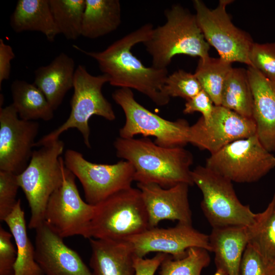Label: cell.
<instances>
[{
	"label": "cell",
	"instance_id": "obj_23",
	"mask_svg": "<svg viewBox=\"0 0 275 275\" xmlns=\"http://www.w3.org/2000/svg\"><path fill=\"white\" fill-rule=\"evenodd\" d=\"M81 36L94 39L116 31L121 23L119 0H85Z\"/></svg>",
	"mask_w": 275,
	"mask_h": 275
},
{
	"label": "cell",
	"instance_id": "obj_4",
	"mask_svg": "<svg viewBox=\"0 0 275 275\" xmlns=\"http://www.w3.org/2000/svg\"><path fill=\"white\" fill-rule=\"evenodd\" d=\"M150 228L141 190L131 187L95 205L87 238L124 241Z\"/></svg>",
	"mask_w": 275,
	"mask_h": 275
},
{
	"label": "cell",
	"instance_id": "obj_20",
	"mask_svg": "<svg viewBox=\"0 0 275 275\" xmlns=\"http://www.w3.org/2000/svg\"><path fill=\"white\" fill-rule=\"evenodd\" d=\"M89 240L93 275H135L134 255L127 241Z\"/></svg>",
	"mask_w": 275,
	"mask_h": 275
},
{
	"label": "cell",
	"instance_id": "obj_28",
	"mask_svg": "<svg viewBox=\"0 0 275 275\" xmlns=\"http://www.w3.org/2000/svg\"><path fill=\"white\" fill-rule=\"evenodd\" d=\"M231 64L221 58H214L209 56L199 60L194 74L215 105L221 104L222 90L233 68Z\"/></svg>",
	"mask_w": 275,
	"mask_h": 275
},
{
	"label": "cell",
	"instance_id": "obj_15",
	"mask_svg": "<svg viewBox=\"0 0 275 275\" xmlns=\"http://www.w3.org/2000/svg\"><path fill=\"white\" fill-rule=\"evenodd\" d=\"M125 241L131 245L134 255L140 258L156 252L179 259L185 257L188 250L193 247L212 252L209 235L197 230L192 224L181 223L168 228H150Z\"/></svg>",
	"mask_w": 275,
	"mask_h": 275
},
{
	"label": "cell",
	"instance_id": "obj_10",
	"mask_svg": "<svg viewBox=\"0 0 275 275\" xmlns=\"http://www.w3.org/2000/svg\"><path fill=\"white\" fill-rule=\"evenodd\" d=\"M64 164L80 182L86 202L96 205L109 196L131 187L134 169L129 161L101 164L86 160L82 154L68 149L64 154Z\"/></svg>",
	"mask_w": 275,
	"mask_h": 275
},
{
	"label": "cell",
	"instance_id": "obj_1",
	"mask_svg": "<svg viewBox=\"0 0 275 275\" xmlns=\"http://www.w3.org/2000/svg\"><path fill=\"white\" fill-rule=\"evenodd\" d=\"M153 29L151 23H146L100 51H86L76 45L73 47L97 62L102 74L109 77L111 85L135 89L156 105L164 106L171 98L164 90L167 68L146 67L131 51L135 45L147 41Z\"/></svg>",
	"mask_w": 275,
	"mask_h": 275
},
{
	"label": "cell",
	"instance_id": "obj_29",
	"mask_svg": "<svg viewBox=\"0 0 275 275\" xmlns=\"http://www.w3.org/2000/svg\"><path fill=\"white\" fill-rule=\"evenodd\" d=\"M49 5L60 34L70 40L81 36L85 0H49Z\"/></svg>",
	"mask_w": 275,
	"mask_h": 275
},
{
	"label": "cell",
	"instance_id": "obj_37",
	"mask_svg": "<svg viewBox=\"0 0 275 275\" xmlns=\"http://www.w3.org/2000/svg\"><path fill=\"white\" fill-rule=\"evenodd\" d=\"M167 255L166 254L158 253L151 258L134 256L135 275H154Z\"/></svg>",
	"mask_w": 275,
	"mask_h": 275
},
{
	"label": "cell",
	"instance_id": "obj_14",
	"mask_svg": "<svg viewBox=\"0 0 275 275\" xmlns=\"http://www.w3.org/2000/svg\"><path fill=\"white\" fill-rule=\"evenodd\" d=\"M256 134L252 118L243 116L221 105H215L210 120L201 117L190 126L189 143L215 153L229 144Z\"/></svg>",
	"mask_w": 275,
	"mask_h": 275
},
{
	"label": "cell",
	"instance_id": "obj_27",
	"mask_svg": "<svg viewBox=\"0 0 275 275\" xmlns=\"http://www.w3.org/2000/svg\"><path fill=\"white\" fill-rule=\"evenodd\" d=\"M248 231L249 243L275 266V193L266 208L256 213L255 223L248 227Z\"/></svg>",
	"mask_w": 275,
	"mask_h": 275
},
{
	"label": "cell",
	"instance_id": "obj_26",
	"mask_svg": "<svg viewBox=\"0 0 275 275\" xmlns=\"http://www.w3.org/2000/svg\"><path fill=\"white\" fill-rule=\"evenodd\" d=\"M221 105L252 118L253 95L247 70L240 68L231 70L224 84Z\"/></svg>",
	"mask_w": 275,
	"mask_h": 275
},
{
	"label": "cell",
	"instance_id": "obj_7",
	"mask_svg": "<svg viewBox=\"0 0 275 275\" xmlns=\"http://www.w3.org/2000/svg\"><path fill=\"white\" fill-rule=\"evenodd\" d=\"M191 177L202 192L201 207L212 229L254 224L256 213L239 201L231 180L205 166L196 167Z\"/></svg>",
	"mask_w": 275,
	"mask_h": 275
},
{
	"label": "cell",
	"instance_id": "obj_2",
	"mask_svg": "<svg viewBox=\"0 0 275 275\" xmlns=\"http://www.w3.org/2000/svg\"><path fill=\"white\" fill-rule=\"evenodd\" d=\"M117 156L130 162L138 183L155 184L168 188L179 183L193 185V156L182 147H164L147 138H117L114 143Z\"/></svg>",
	"mask_w": 275,
	"mask_h": 275
},
{
	"label": "cell",
	"instance_id": "obj_13",
	"mask_svg": "<svg viewBox=\"0 0 275 275\" xmlns=\"http://www.w3.org/2000/svg\"><path fill=\"white\" fill-rule=\"evenodd\" d=\"M39 124L20 119L12 104L0 108V170L21 174L35 147Z\"/></svg>",
	"mask_w": 275,
	"mask_h": 275
},
{
	"label": "cell",
	"instance_id": "obj_5",
	"mask_svg": "<svg viewBox=\"0 0 275 275\" xmlns=\"http://www.w3.org/2000/svg\"><path fill=\"white\" fill-rule=\"evenodd\" d=\"M64 143L58 140L34 150L25 169L18 175V181L31 210L28 224L36 229L44 222L46 208L51 195L63 181Z\"/></svg>",
	"mask_w": 275,
	"mask_h": 275
},
{
	"label": "cell",
	"instance_id": "obj_9",
	"mask_svg": "<svg viewBox=\"0 0 275 275\" xmlns=\"http://www.w3.org/2000/svg\"><path fill=\"white\" fill-rule=\"evenodd\" d=\"M205 166L232 182L253 183L275 168V156L264 147L255 134L210 154Z\"/></svg>",
	"mask_w": 275,
	"mask_h": 275
},
{
	"label": "cell",
	"instance_id": "obj_16",
	"mask_svg": "<svg viewBox=\"0 0 275 275\" xmlns=\"http://www.w3.org/2000/svg\"><path fill=\"white\" fill-rule=\"evenodd\" d=\"M35 230V259L44 275H93L79 255L44 222Z\"/></svg>",
	"mask_w": 275,
	"mask_h": 275
},
{
	"label": "cell",
	"instance_id": "obj_31",
	"mask_svg": "<svg viewBox=\"0 0 275 275\" xmlns=\"http://www.w3.org/2000/svg\"><path fill=\"white\" fill-rule=\"evenodd\" d=\"M202 87L194 74L179 69L168 75L164 83L166 94L171 97L189 100L198 94Z\"/></svg>",
	"mask_w": 275,
	"mask_h": 275
},
{
	"label": "cell",
	"instance_id": "obj_35",
	"mask_svg": "<svg viewBox=\"0 0 275 275\" xmlns=\"http://www.w3.org/2000/svg\"><path fill=\"white\" fill-rule=\"evenodd\" d=\"M11 232L0 227V275H14L17 250L14 246Z\"/></svg>",
	"mask_w": 275,
	"mask_h": 275
},
{
	"label": "cell",
	"instance_id": "obj_12",
	"mask_svg": "<svg viewBox=\"0 0 275 275\" xmlns=\"http://www.w3.org/2000/svg\"><path fill=\"white\" fill-rule=\"evenodd\" d=\"M63 173L62 185L48 202L44 223L63 238L75 235L87 238L95 205L82 199L75 183V176L65 164Z\"/></svg>",
	"mask_w": 275,
	"mask_h": 275
},
{
	"label": "cell",
	"instance_id": "obj_8",
	"mask_svg": "<svg viewBox=\"0 0 275 275\" xmlns=\"http://www.w3.org/2000/svg\"><path fill=\"white\" fill-rule=\"evenodd\" d=\"M112 98L125 115V123L119 130L120 138L152 136L156 144L164 147H183L189 143L190 125L186 120L170 121L151 112L136 101L129 88L118 89L113 93Z\"/></svg>",
	"mask_w": 275,
	"mask_h": 275
},
{
	"label": "cell",
	"instance_id": "obj_40",
	"mask_svg": "<svg viewBox=\"0 0 275 275\" xmlns=\"http://www.w3.org/2000/svg\"><path fill=\"white\" fill-rule=\"evenodd\" d=\"M274 275H275V266H274Z\"/></svg>",
	"mask_w": 275,
	"mask_h": 275
},
{
	"label": "cell",
	"instance_id": "obj_18",
	"mask_svg": "<svg viewBox=\"0 0 275 275\" xmlns=\"http://www.w3.org/2000/svg\"><path fill=\"white\" fill-rule=\"evenodd\" d=\"M247 72L253 95L256 134L269 152L275 151V85L252 67Z\"/></svg>",
	"mask_w": 275,
	"mask_h": 275
},
{
	"label": "cell",
	"instance_id": "obj_38",
	"mask_svg": "<svg viewBox=\"0 0 275 275\" xmlns=\"http://www.w3.org/2000/svg\"><path fill=\"white\" fill-rule=\"evenodd\" d=\"M15 57L12 47L0 39V89L4 80L9 79L11 70V61Z\"/></svg>",
	"mask_w": 275,
	"mask_h": 275
},
{
	"label": "cell",
	"instance_id": "obj_22",
	"mask_svg": "<svg viewBox=\"0 0 275 275\" xmlns=\"http://www.w3.org/2000/svg\"><path fill=\"white\" fill-rule=\"evenodd\" d=\"M10 22L16 33L40 32L49 42L54 41L60 34L53 19L49 0H18Z\"/></svg>",
	"mask_w": 275,
	"mask_h": 275
},
{
	"label": "cell",
	"instance_id": "obj_30",
	"mask_svg": "<svg viewBox=\"0 0 275 275\" xmlns=\"http://www.w3.org/2000/svg\"><path fill=\"white\" fill-rule=\"evenodd\" d=\"M208 251L204 249L193 247L186 255L175 259L168 255L160 265V275H201L203 268L210 262Z\"/></svg>",
	"mask_w": 275,
	"mask_h": 275
},
{
	"label": "cell",
	"instance_id": "obj_17",
	"mask_svg": "<svg viewBox=\"0 0 275 275\" xmlns=\"http://www.w3.org/2000/svg\"><path fill=\"white\" fill-rule=\"evenodd\" d=\"M148 214L150 228L163 220L192 224L188 201V187L179 183L164 188L155 184H137Z\"/></svg>",
	"mask_w": 275,
	"mask_h": 275
},
{
	"label": "cell",
	"instance_id": "obj_32",
	"mask_svg": "<svg viewBox=\"0 0 275 275\" xmlns=\"http://www.w3.org/2000/svg\"><path fill=\"white\" fill-rule=\"evenodd\" d=\"M251 67L275 82V42L253 44L249 53Z\"/></svg>",
	"mask_w": 275,
	"mask_h": 275
},
{
	"label": "cell",
	"instance_id": "obj_34",
	"mask_svg": "<svg viewBox=\"0 0 275 275\" xmlns=\"http://www.w3.org/2000/svg\"><path fill=\"white\" fill-rule=\"evenodd\" d=\"M239 275H274V266L265 261L248 243L242 255Z\"/></svg>",
	"mask_w": 275,
	"mask_h": 275
},
{
	"label": "cell",
	"instance_id": "obj_6",
	"mask_svg": "<svg viewBox=\"0 0 275 275\" xmlns=\"http://www.w3.org/2000/svg\"><path fill=\"white\" fill-rule=\"evenodd\" d=\"M109 81V77L106 74L93 75L85 66L78 65L74 74V93L70 101L71 112L68 118L58 128L36 142L35 146L40 147L58 140L65 131L76 128L81 134L86 146L91 148L90 118L97 115L110 121L116 118L111 103L102 92L103 86Z\"/></svg>",
	"mask_w": 275,
	"mask_h": 275
},
{
	"label": "cell",
	"instance_id": "obj_21",
	"mask_svg": "<svg viewBox=\"0 0 275 275\" xmlns=\"http://www.w3.org/2000/svg\"><path fill=\"white\" fill-rule=\"evenodd\" d=\"M217 268L228 275H239L240 263L249 243L248 227L213 228L209 235Z\"/></svg>",
	"mask_w": 275,
	"mask_h": 275
},
{
	"label": "cell",
	"instance_id": "obj_19",
	"mask_svg": "<svg viewBox=\"0 0 275 275\" xmlns=\"http://www.w3.org/2000/svg\"><path fill=\"white\" fill-rule=\"evenodd\" d=\"M75 69L73 58L61 52L49 64L35 70L33 84L44 94L54 111L73 88Z\"/></svg>",
	"mask_w": 275,
	"mask_h": 275
},
{
	"label": "cell",
	"instance_id": "obj_39",
	"mask_svg": "<svg viewBox=\"0 0 275 275\" xmlns=\"http://www.w3.org/2000/svg\"><path fill=\"white\" fill-rule=\"evenodd\" d=\"M213 275H228L227 272L220 268H217L216 270Z\"/></svg>",
	"mask_w": 275,
	"mask_h": 275
},
{
	"label": "cell",
	"instance_id": "obj_41",
	"mask_svg": "<svg viewBox=\"0 0 275 275\" xmlns=\"http://www.w3.org/2000/svg\"><path fill=\"white\" fill-rule=\"evenodd\" d=\"M274 85H275V82H274Z\"/></svg>",
	"mask_w": 275,
	"mask_h": 275
},
{
	"label": "cell",
	"instance_id": "obj_3",
	"mask_svg": "<svg viewBox=\"0 0 275 275\" xmlns=\"http://www.w3.org/2000/svg\"><path fill=\"white\" fill-rule=\"evenodd\" d=\"M166 22L154 28L150 38L143 44L152 58V67L167 69L178 54L209 56L210 45L206 41L195 14L180 5L164 10Z\"/></svg>",
	"mask_w": 275,
	"mask_h": 275
},
{
	"label": "cell",
	"instance_id": "obj_24",
	"mask_svg": "<svg viewBox=\"0 0 275 275\" xmlns=\"http://www.w3.org/2000/svg\"><path fill=\"white\" fill-rule=\"evenodd\" d=\"M14 237L17 250L14 275H44L35 259V250L26 231L24 212L18 200L12 212L4 221Z\"/></svg>",
	"mask_w": 275,
	"mask_h": 275
},
{
	"label": "cell",
	"instance_id": "obj_25",
	"mask_svg": "<svg viewBox=\"0 0 275 275\" xmlns=\"http://www.w3.org/2000/svg\"><path fill=\"white\" fill-rule=\"evenodd\" d=\"M11 91L12 104L20 119L48 121L53 118L54 110L44 94L34 84L16 79L11 84Z\"/></svg>",
	"mask_w": 275,
	"mask_h": 275
},
{
	"label": "cell",
	"instance_id": "obj_33",
	"mask_svg": "<svg viewBox=\"0 0 275 275\" xmlns=\"http://www.w3.org/2000/svg\"><path fill=\"white\" fill-rule=\"evenodd\" d=\"M18 175L11 172L0 170V220L4 221L13 210L17 200Z\"/></svg>",
	"mask_w": 275,
	"mask_h": 275
},
{
	"label": "cell",
	"instance_id": "obj_11",
	"mask_svg": "<svg viewBox=\"0 0 275 275\" xmlns=\"http://www.w3.org/2000/svg\"><path fill=\"white\" fill-rule=\"evenodd\" d=\"M232 2L221 0L216 8L210 9L202 1L194 0L195 15L205 40L216 49L219 58L250 66L249 53L254 42L248 33L232 23L226 11V6Z\"/></svg>",
	"mask_w": 275,
	"mask_h": 275
},
{
	"label": "cell",
	"instance_id": "obj_36",
	"mask_svg": "<svg viewBox=\"0 0 275 275\" xmlns=\"http://www.w3.org/2000/svg\"><path fill=\"white\" fill-rule=\"evenodd\" d=\"M214 104L210 96L202 90L198 94L186 100L183 112L185 114H190L199 112L206 122L211 118Z\"/></svg>",
	"mask_w": 275,
	"mask_h": 275
}]
</instances>
